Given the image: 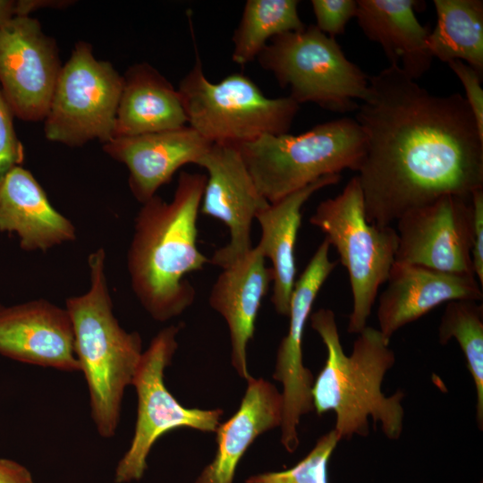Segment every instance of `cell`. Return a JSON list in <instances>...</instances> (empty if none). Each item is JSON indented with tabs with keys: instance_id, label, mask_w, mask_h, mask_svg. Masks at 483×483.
<instances>
[{
	"instance_id": "cell-1",
	"label": "cell",
	"mask_w": 483,
	"mask_h": 483,
	"mask_svg": "<svg viewBox=\"0 0 483 483\" xmlns=\"http://www.w3.org/2000/svg\"><path fill=\"white\" fill-rule=\"evenodd\" d=\"M369 81L354 118L365 140L356 177L369 223L389 226L443 196L483 189V136L462 94H433L394 65Z\"/></svg>"
},
{
	"instance_id": "cell-2",
	"label": "cell",
	"mask_w": 483,
	"mask_h": 483,
	"mask_svg": "<svg viewBox=\"0 0 483 483\" xmlns=\"http://www.w3.org/2000/svg\"><path fill=\"white\" fill-rule=\"evenodd\" d=\"M207 176L181 172L174 197L158 195L142 204L127 253L131 284L145 310L165 322L182 314L195 299L184 278L209 259L197 245V221Z\"/></svg>"
},
{
	"instance_id": "cell-3",
	"label": "cell",
	"mask_w": 483,
	"mask_h": 483,
	"mask_svg": "<svg viewBox=\"0 0 483 483\" xmlns=\"http://www.w3.org/2000/svg\"><path fill=\"white\" fill-rule=\"evenodd\" d=\"M311 327L326 348V360L314 380L311 395L318 415L333 411L340 440L369 435V417L380 422L386 437L397 439L403 427L402 392L386 396L381 385L395 361L380 331L366 326L353 343L351 355L343 350L335 313L319 309L310 315Z\"/></svg>"
},
{
	"instance_id": "cell-4",
	"label": "cell",
	"mask_w": 483,
	"mask_h": 483,
	"mask_svg": "<svg viewBox=\"0 0 483 483\" xmlns=\"http://www.w3.org/2000/svg\"><path fill=\"white\" fill-rule=\"evenodd\" d=\"M106 258L103 248L89 255L90 285L83 294L67 298L65 309L89 389L90 416L98 434L109 438L115 434L124 390L132 383L143 352L140 335L123 329L114 315Z\"/></svg>"
},
{
	"instance_id": "cell-5",
	"label": "cell",
	"mask_w": 483,
	"mask_h": 483,
	"mask_svg": "<svg viewBox=\"0 0 483 483\" xmlns=\"http://www.w3.org/2000/svg\"><path fill=\"white\" fill-rule=\"evenodd\" d=\"M237 146L258 191L273 203L321 177L357 172L365 140L355 119L343 117L299 135H263Z\"/></svg>"
},
{
	"instance_id": "cell-6",
	"label": "cell",
	"mask_w": 483,
	"mask_h": 483,
	"mask_svg": "<svg viewBox=\"0 0 483 483\" xmlns=\"http://www.w3.org/2000/svg\"><path fill=\"white\" fill-rule=\"evenodd\" d=\"M177 89L187 124L211 143L241 145L263 135L288 133L300 109L290 96L267 97L243 73L212 82L199 59Z\"/></svg>"
},
{
	"instance_id": "cell-7",
	"label": "cell",
	"mask_w": 483,
	"mask_h": 483,
	"mask_svg": "<svg viewBox=\"0 0 483 483\" xmlns=\"http://www.w3.org/2000/svg\"><path fill=\"white\" fill-rule=\"evenodd\" d=\"M299 105L310 102L335 113L356 111L369 94V81L334 38L314 24L272 38L257 57Z\"/></svg>"
},
{
	"instance_id": "cell-8",
	"label": "cell",
	"mask_w": 483,
	"mask_h": 483,
	"mask_svg": "<svg viewBox=\"0 0 483 483\" xmlns=\"http://www.w3.org/2000/svg\"><path fill=\"white\" fill-rule=\"evenodd\" d=\"M309 223L320 229L346 267L352 295L348 332L366 326L379 287L386 283L395 261V229L369 223L359 181L352 177L343 191L321 201Z\"/></svg>"
},
{
	"instance_id": "cell-9",
	"label": "cell",
	"mask_w": 483,
	"mask_h": 483,
	"mask_svg": "<svg viewBox=\"0 0 483 483\" xmlns=\"http://www.w3.org/2000/svg\"><path fill=\"white\" fill-rule=\"evenodd\" d=\"M123 76L107 61L95 58L92 47L76 43L62 66L45 118L46 138L69 147L114 138Z\"/></svg>"
},
{
	"instance_id": "cell-10",
	"label": "cell",
	"mask_w": 483,
	"mask_h": 483,
	"mask_svg": "<svg viewBox=\"0 0 483 483\" xmlns=\"http://www.w3.org/2000/svg\"><path fill=\"white\" fill-rule=\"evenodd\" d=\"M179 329L174 325L165 327L142 352L131 383L138 396L135 430L129 449L116 467V483L142 478L151 447L166 432L181 428L215 432L219 425L222 410L186 408L165 385V369L177 350Z\"/></svg>"
},
{
	"instance_id": "cell-11",
	"label": "cell",
	"mask_w": 483,
	"mask_h": 483,
	"mask_svg": "<svg viewBox=\"0 0 483 483\" xmlns=\"http://www.w3.org/2000/svg\"><path fill=\"white\" fill-rule=\"evenodd\" d=\"M61 69L56 43L38 20L15 16L0 27V87L14 116L45 120Z\"/></svg>"
},
{
	"instance_id": "cell-12",
	"label": "cell",
	"mask_w": 483,
	"mask_h": 483,
	"mask_svg": "<svg viewBox=\"0 0 483 483\" xmlns=\"http://www.w3.org/2000/svg\"><path fill=\"white\" fill-rule=\"evenodd\" d=\"M470 197L445 195L402 215L394 262L474 275Z\"/></svg>"
},
{
	"instance_id": "cell-13",
	"label": "cell",
	"mask_w": 483,
	"mask_h": 483,
	"mask_svg": "<svg viewBox=\"0 0 483 483\" xmlns=\"http://www.w3.org/2000/svg\"><path fill=\"white\" fill-rule=\"evenodd\" d=\"M330 247L324 239L295 281L288 314L289 329L277 349L273 377L283 384L281 443L289 453H293L300 444L297 427L301 417L314 410V377L303 365L302 337L317 295L337 264L329 258Z\"/></svg>"
},
{
	"instance_id": "cell-14",
	"label": "cell",
	"mask_w": 483,
	"mask_h": 483,
	"mask_svg": "<svg viewBox=\"0 0 483 483\" xmlns=\"http://www.w3.org/2000/svg\"><path fill=\"white\" fill-rule=\"evenodd\" d=\"M196 165L208 172L199 211L229 230V242L209 259L223 267L252 248V222L269 202L258 191L237 145L212 143Z\"/></svg>"
},
{
	"instance_id": "cell-15",
	"label": "cell",
	"mask_w": 483,
	"mask_h": 483,
	"mask_svg": "<svg viewBox=\"0 0 483 483\" xmlns=\"http://www.w3.org/2000/svg\"><path fill=\"white\" fill-rule=\"evenodd\" d=\"M0 355L63 371L80 370L69 313L44 299L0 304Z\"/></svg>"
},
{
	"instance_id": "cell-16",
	"label": "cell",
	"mask_w": 483,
	"mask_h": 483,
	"mask_svg": "<svg viewBox=\"0 0 483 483\" xmlns=\"http://www.w3.org/2000/svg\"><path fill=\"white\" fill-rule=\"evenodd\" d=\"M387 286L380 294L378 330L389 342L401 327L452 301H479L482 286L474 275L445 273L421 266L394 262Z\"/></svg>"
},
{
	"instance_id": "cell-17",
	"label": "cell",
	"mask_w": 483,
	"mask_h": 483,
	"mask_svg": "<svg viewBox=\"0 0 483 483\" xmlns=\"http://www.w3.org/2000/svg\"><path fill=\"white\" fill-rule=\"evenodd\" d=\"M212 143L189 125L157 132L113 138L103 150L129 170V187L141 204L157 194L187 164H197Z\"/></svg>"
},
{
	"instance_id": "cell-18",
	"label": "cell",
	"mask_w": 483,
	"mask_h": 483,
	"mask_svg": "<svg viewBox=\"0 0 483 483\" xmlns=\"http://www.w3.org/2000/svg\"><path fill=\"white\" fill-rule=\"evenodd\" d=\"M221 268L210 292L209 304L228 326L232 364L239 376L247 380L250 377L247 346L254 335L261 301L273 283V271L266 266L258 246Z\"/></svg>"
},
{
	"instance_id": "cell-19",
	"label": "cell",
	"mask_w": 483,
	"mask_h": 483,
	"mask_svg": "<svg viewBox=\"0 0 483 483\" xmlns=\"http://www.w3.org/2000/svg\"><path fill=\"white\" fill-rule=\"evenodd\" d=\"M0 232L15 233L27 251H46L77 236L74 225L52 206L33 174L21 165L0 183Z\"/></svg>"
},
{
	"instance_id": "cell-20",
	"label": "cell",
	"mask_w": 483,
	"mask_h": 483,
	"mask_svg": "<svg viewBox=\"0 0 483 483\" xmlns=\"http://www.w3.org/2000/svg\"><path fill=\"white\" fill-rule=\"evenodd\" d=\"M248 386L236 412L217 426V449L214 460L196 483H233L237 465L254 440L281 426L283 396L263 378L248 379Z\"/></svg>"
},
{
	"instance_id": "cell-21",
	"label": "cell",
	"mask_w": 483,
	"mask_h": 483,
	"mask_svg": "<svg viewBox=\"0 0 483 483\" xmlns=\"http://www.w3.org/2000/svg\"><path fill=\"white\" fill-rule=\"evenodd\" d=\"M341 174L321 177L275 202L269 203L256 216L260 227L257 246L265 258L272 262L273 294L275 311L288 316L295 284V243L301 223V208L319 190L339 182Z\"/></svg>"
},
{
	"instance_id": "cell-22",
	"label": "cell",
	"mask_w": 483,
	"mask_h": 483,
	"mask_svg": "<svg viewBox=\"0 0 483 483\" xmlns=\"http://www.w3.org/2000/svg\"><path fill=\"white\" fill-rule=\"evenodd\" d=\"M414 0H358L355 18L364 35L379 44L390 65L413 80L427 72L433 60L429 31L417 19Z\"/></svg>"
},
{
	"instance_id": "cell-23",
	"label": "cell",
	"mask_w": 483,
	"mask_h": 483,
	"mask_svg": "<svg viewBox=\"0 0 483 483\" xmlns=\"http://www.w3.org/2000/svg\"><path fill=\"white\" fill-rule=\"evenodd\" d=\"M187 116L178 89L148 63L131 66L123 76L114 138L183 127Z\"/></svg>"
},
{
	"instance_id": "cell-24",
	"label": "cell",
	"mask_w": 483,
	"mask_h": 483,
	"mask_svg": "<svg viewBox=\"0 0 483 483\" xmlns=\"http://www.w3.org/2000/svg\"><path fill=\"white\" fill-rule=\"evenodd\" d=\"M436 24L428 37L431 56L459 60L483 74V1L434 0Z\"/></svg>"
},
{
	"instance_id": "cell-25",
	"label": "cell",
	"mask_w": 483,
	"mask_h": 483,
	"mask_svg": "<svg viewBox=\"0 0 483 483\" xmlns=\"http://www.w3.org/2000/svg\"><path fill=\"white\" fill-rule=\"evenodd\" d=\"M297 0H248L232 37L233 62L245 65L254 61L269 41L305 24L298 13Z\"/></svg>"
},
{
	"instance_id": "cell-26",
	"label": "cell",
	"mask_w": 483,
	"mask_h": 483,
	"mask_svg": "<svg viewBox=\"0 0 483 483\" xmlns=\"http://www.w3.org/2000/svg\"><path fill=\"white\" fill-rule=\"evenodd\" d=\"M454 338L466 360L477 391V421L483 426V306L470 300L446 303L438 327V339L446 344Z\"/></svg>"
},
{
	"instance_id": "cell-27",
	"label": "cell",
	"mask_w": 483,
	"mask_h": 483,
	"mask_svg": "<svg viewBox=\"0 0 483 483\" xmlns=\"http://www.w3.org/2000/svg\"><path fill=\"white\" fill-rule=\"evenodd\" d=\"M339 441L333 429L321 436L314 448L292 468L253 475L245 483H328L327 464Z\"/></svg>"
},
{
	"instance_id": "cell-28",
	"label": "cell",
	"mask_w": 483,
	"mask_h": 483,
	"mask_svg": "<svg viewBox=\"0 0 483 483\" xmlns=\"http://www.w3.org/2000/svg\"><path fill=\"white\" fill-rule=\"evenodd\" d=\"M316 27L330 38L344 33L352 18H355L357 0H312Z\"/></svg>"
},
{
	"instance_id": "cell-29",
	"label": "cell",
	"mask_w": 483,
	"mask_h": 483,
	"mask_svg": "<svg viewBox=\"0 0 483 483\" xmlns=\"http://www.w3.org/2000/svg\"><path fill=\"white\" fill-rule=\"evenodd\" d=\"M13 116L0 87V183L24 159V148L16 135Z\"/></svg>"
},
{
	"instance_id": "cell-30",
	"label": "cell",
	"mask_w": 483,
	"mask_h": 483,
	"mask_svg": "<svg viewBox=\"0 0 483 483\" xmlns=\"http://www.w3.org/2000/svg\"><path fill=\"white\" fill-rule=\"evenodd\" d=\"M448 65L464 88V97L474 114L479 131L483 136L482 74L462 61L453 60L449 62Z\"/></svg>"
},
{
	"instance_id": "cell-31",
	"label": "cell",
	"mask_w": 483,
	"mask_h": 483,
	"mask_svg": "<svg viewBox=\"0 0 483 483\" xmlns=\"http://www.w3.org/2000/svg\"><path fill=\"white\" fill-rule=\"evenodd\" d=\"M472 207L471 258L474 275L483 285V189L475 191L470 197Z\"/></svg>"
},
{
	"instance_id": "cell-32",
	"label": "cell",
	"mask_w": 483,
	"mask_h": 483,
	"mask_svg": "<svg viewBox=\"0 0 483 483\" xmlns=\"http://www.w3.org/2000/svg\"><path fill=\"white\" fill-rule=\"evenodd\" d=\"M0 483H35L31 473L19 462L0 458Z\"/></svg>"
},
{
	"instance_id": "cell-33",
	"label": "cell",
	"mask_w": 483,
	"mask_h": 483,
	"mask_svg": "<svg viewBox=\"0 0 483 483\" xmlns=\"http://www.w3.org/2000/svg\"><path fill=\"white\" fill-rule=\"evenodd\" d=\"M20 15L19 0H0V27Z\"/></svg>"
}]
</instances>
